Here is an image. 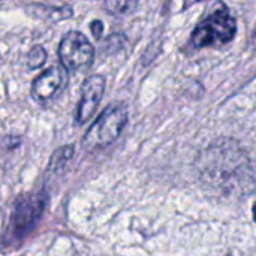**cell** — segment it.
<instances>
[{
    "instance_id": "8992f818",
    "label": "cell",
    "mask_w": 256,
    "mask_h": 256,
    "mask_svg": "<svg viewBox=\"0 0 256 256\" xmlns=\"http://www.w3.org/2000/svg\"><path fill=\"white\" fill-rule=\"evenodd\" d=\"M105 93V76L94 74L84 80L81 86V99L76 108L75 122L76 124L87 123L96 112L102 96Z\"/></svg>"
},
{
    "instance_id": "52a82bcc",
    "label": "cell",
    "mask_w": 256,
    "mask_h": 256,
    "mask_svg": "<svg viewBox=\"0 0 256 256\" xmlns=\"http://www.w3.org/2000/svg\"><path fill=\"white\" fill-rule=\"evenodd\" d=\"M68 81L66 70L58 66H51L38 75L32 82V96L38 102H48L64 87Z\"/></svg>"
},
{
    "instance_id": "277c9868",
    "label": "cell",
    "mask_w": 256,
    "mask_h": 256,
    "mask_svg": "<svg viewBox=\"0 0 256 256\" xmlns=\"http://www.w3.org/2000/svg\"><path fill=\"white\" fill-rule=\"evenodd\" d=\"M128 123V110L124 105H111L105 108L93 122L82 138V148L87 153L111 146L123 132Z\"/></svg>"
},
{
    "instance_id": "5b68a950",
    "label": "cell",
    "mask_w": 256,
    "mask_h": 256,
    "mask_svg": "<svg viewBox=\"0 0 256 256\" xmlns=\"http://www.w3.org/2000/svg\"><path fill=\"white\" fill-rule=\"evenodd\" d=\"M57 52L66 72L84 70L94 58V48L92 42L78 30H70L62 38Z\"/></svg>"
},
{
    "instance_id": "7c38bea8",
    "label": "cell",
    "mask_w": 256,
    "mask_h": 256,
    "mask_svg": "<svg viewBox=\"0 0 256 256\" xmlns=\"http://www.w3.org/2000/svg\"><path fill=\"white\" fill-rule=\"evenodd\" d=\"M252 213H254V219H255L256 222V202L254 204V207H252Z\"/></svg>"
},
{
    "instance_id": "6da1fadb",
    "label": "cell",
    "mask_w": 256,
    "mask_h": 256,
    "mask_svg": "<svg viewBox=\"0 0 256 256\" xmlns=\"http://www.w3.org/2000/svg\"><path fill=\"white\" fill-rule=\"evenodd\" d=\"M201 178L208 188L226 194H250L254 186L252 166L237 142L219 140L200 156Z\"/></svg>"
},
{
    "instance_id": "8fae6325",
    "label": "cell",
    "mask_w": 256,
    "mask_h": 256,
    "mask_svg": "<svg viewBox=\"0 0 256 256\" xmlns=\"http://www.w3.org/2000/svg\"><path fill=\"white\" fill-rule=\"evenodd\" d=\"M90 30H92L93 36L99 39V38L102 36V33H104V22H102L100 20H94V21H92V24H90Z\"/></svg>"
},
{
    "instance_id": "9c48e42d",
    "label": "cell",
    "mask_w": 256,
    "mask_h": 256,
    "mask_svg": "<svg viewBox=\"0 0 256 256\" xmlns=\"http://www.w3.org/2000/svg\"><path fill=\"white\" fill-rule=\"evenodd\" d=\"M46 62V51L42 45H34L27 54V64L30 69H38Z\"/></svg>"
},
{
    "instance_id": "4fadbf2b",
    "label": "cell",
    "mask_w": 256,
    "mask_h": 256,
    "mask_svg": "<svg viewBox=\"0 0 256 256\" xmlns=\"http://www.w3.org/2000/svg\"><path fill=\"white\" fill-rule=\"evenodd\" d=\"M254 45L256 46V30H255V33H254Z\"/></svg>"
},
{
    "instance_id": "30bf717a",
    "label": "cell",
    "mask_w": 256,
    "mask_h": 256,
    "mask_svg": "<svg viewBox=\"0 0 256 256\" xmlns=\"http://www.w3.org/2000/svg\"><path fill=\"white\" fill-rule=\"evenodd\" d=\"M136 3H132V2H111V3H106L105 8L111 10V14H124V12H129V9L135 8Z\"/></svg>"
},
{
    "instance_id": "7a4b0ae2",
    "label": "cell",
    "mask_w": 256,
    "mask_h": 256,
    "mask_svg": "<svg viewBox=\"0 0 256 256\" xmlns=\"http://www.w3.org/2000/svg\"><path fill=\"white\" fill-rule=\"evenodd\" d=\"M48 200L45 192H28L15 200L9 224L3 234V243L6 246L14 248L20 244L33 232L46 210Z\"/></svg>"
},
{
    "instance_id": "ba28073f",
    "label": "cell",
    "mask_w": 256,
    "mask_h": 256,
    "mask_svg": "<svg viewBox=\"0 0 256 256\" xmlns=\"http://www.w3.org/2000/svg\"><path fill=\"white\" fill-rule=\"evenodd\" d=\"M72 156H74V146H64L52 153L48 166L54 171H60V168H63L72 159Z\"/></svg>"
},
{
    "instance_id": "3957f363",
    "label": "cell",
    "mask_w": 256,
    "mask_h": 256,
    "mask_svg": "<svg viewBox=\"0 0 256 256\" xmlns=\"http://www.w3.org/2000/svg\"><path fill=\"white\" fill-rule=\"evenodd\" d=\"M237 33V21L226 6L213 10L202 20L190 34L189 48L201 50L206 46H222L234 39Z\"/></svg>"
}]
</instances>
